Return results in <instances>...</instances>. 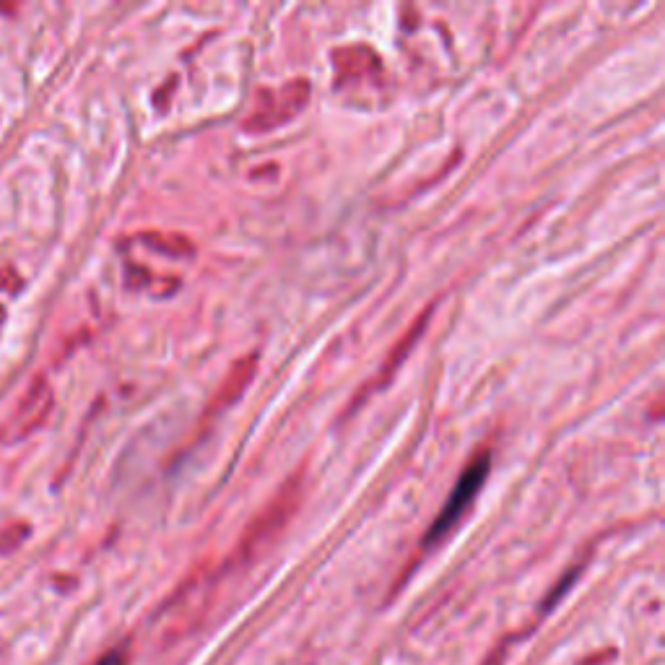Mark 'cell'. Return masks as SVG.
<instances>
[{"mask_svg":"<svg viewBox=\"0 0 665 665\" xmlns=\"http://www.w3.org/2000/svg\"><path fill=\"white\" fill-rule=\"evenodd\" d=\"M299 502H302V473L289 476V481L278 489V494L268 502V507L252 520L250 528L245 530V536H242V541H239L237 546L239 556H242L245 562H250L252 556L263 551L265 546L286 528L291 515L297 512Z\"/></svg>","mask_w":665,"mask_h":665,"instance_id":"6da1fadb","label":"cell"},{"mask_svg":"<svg viewBox=\"0 0 665 665\" xmlns=\"http://www.w3.org/2000/svg\"><path fill=\"white\" fill-rule=\"evenodd\" d=\"M489 465H491L489 450H478L476 455H473L471 463L465 465L463 476L458 478V484L452 489L450 499H447L442 512L437 515L432 528H429V533L424 536V549H432V546L442 543V538H445L447 533L463 520V515L473 504V499H476V494L481 491V486H484L486 476H489Z\"/></svg>","mask_w":665,"mask_h":665,"instance_id":"7a4b0ae2","label":"cell"},{"mask_svg":"<svg viewBox=\"0 0 665 665\" xmlns=\"http://www.w3.org/2000/svg\"><path fill=\"white\" fill-rule=\"evenodd\" d=\"M307 99H310V84L304 78L289 81L281 89H263L255 102V112L245 120V130L265 133V130L281 128L304 110Z\"/></svg>","mask_w":665,"mask_h":665,"instance_id":"3957f363","label":"cell"},{"mask_svg":"<svg viewBox=\"0 0 665 665\" xmlns=\"http://www.w3.org/2000/svg\"><path fill=\"white\" fill-rule=\"evenodd\" d=\"M429 317H432V307H427V310H424L419 315V320H414V323H411V328H408L406 333H403L401 341H398V346H393V351H390V356H388V359H385V364H382V367H380V372H377L375 380L369 382L367 388H362V393H359L356 403H351V408H356V406H359V403L364 401V398H367L369 393H375V390H382V388H385V385H388L390 380H393L395 369H398L403 362H406V356L411 354V349H414L416 343H419V338L424 336V330H427Z\"/></svg>","mask_w":665,"mask_h":665,"instance_id":"277c9868","label":"cell"},{"mask_svg":"<svg viewBox=\"0 0 665 665\" xmlns=\"http://www.w3.org/2000/svg\"><path fill=\"white\" fill-rule=\"evenodd\" d=\"M255 369H258V356L255 354H247L242 356V359H237V362L232 364V369L226 372L219 390H216L214 401H211V408L206 411V416L219 414V411H224L226 406L237 403L239 398H242V393H245L247 385L252 382V377H255Z\"/></svg>","mask_w":665,"mask_h":665,"instance_id":"5b68a950","label":"cell"},{"mask_svg":"<svg viewBox=\"0 0 665 665\" xmlns=\"http://www.w3.org/2000/svg\"><path fill=\"white\" fill-rule=\"evenodd\" d=\"M26 533H29V528H26L24 523L8 525V528L0 533V556L8 554L11 549H16V546L26 538Z\"/></svg>","mask_w":665,"mask_h":665,"instance_id":"8992f818","label":"cell"},{"mask_svg":"<svg viewBox=\"0 0 665 665\" xmlns=\"http://www.w3.org/2000/svg\"><path fill=\"white\" fill-rule=\"evenodd\" d=\"M128 658H130L128 647L120 645V647H112V650H107V653H104L94 665H128Z\"/></svg>","mask_w":665,"mask_h":665,"instance_id":"52a82bcc","label":"cell"}]
</instances>
